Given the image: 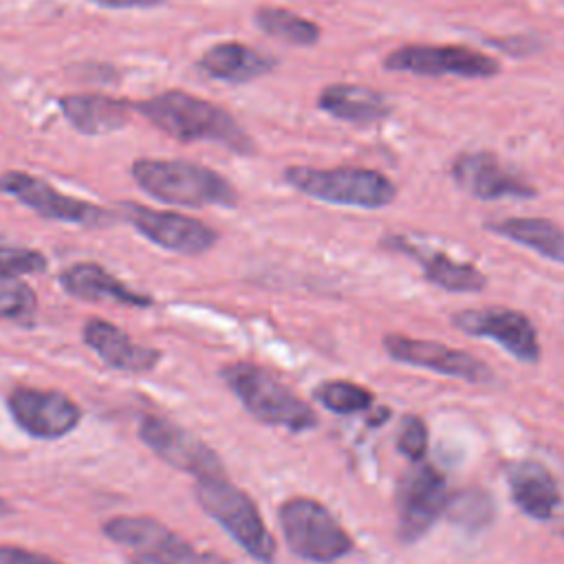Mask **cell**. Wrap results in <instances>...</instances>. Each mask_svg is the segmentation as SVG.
<instances>
[{"label":"cell","instance_id":"1","mask_svg":"<svg viewBox=\"0 0 564 564\" xmlns=\"http://www.w3.org/2000/svg\"><path fill=\"white\" fill-rule=\"evenodd\" d=\"M137 110L178 141H214L240 154L253 152L249 134L225 108L189 93L167 90L141 101Z\"/></svg>","mask_w":564,"mask_h":564},{"label":"cell","instance_id":"2","mask_svg":"<svg viewBox=\"0 0 564 564\" xmlns=\"http://www.w3.org/2000/svg\"><path fill=\"white\" fill-rule=\"evenodd\" d=\"M132 178L156 200L185 207L236 203V189L218 172L178 159H139L132 163Z\"/></svg>","mask_w":564,"mask_h":564},{"label":"cell","instance_id":"3","mask_svg":"<svg viewBox=\"0 0 564 564\" xmlns=\"http://www.w3.org/2000/svg\"><path fill=\"white\" fill-rule=\"evenodd\" d=\"M227 388L238 397L245 410L264 425L304 432L317 425V416L293 390H289L269 370L236 361L220 370Z\"/></svg>","mask_w":564,"mask_h":564},{"label":"cell","instance_id":"4","mask_svg":"<svg viewBox=\"0 0 564 564\" xmlns=\"http://www.w3.org/2000/svg\"><path fill=\"white\" fill-rule=\"evenodd\" d=\"M194 496L203 511L212 516L253 560L273 564L275 542L256 502L242 489L231 485L225 474L198 478Z\"/></svg>","mask_w":564,"mask_h":564},{"label":"cell","instance_id":"5","mask_svg":"<svg viewBox=\"0 0 564 564\" xmlns=\"http://www.w3.org/2000/svg\"><path fill=\"white\" fill-rule=\"evenodd\" d=\"M286 181L302 194L348 207L379 209L394 200V185L388 176L366 167H304L295 165L284 172Z\"/></svg>","mask_w":564,"mask_h":564},{"label":"cell","instance_id":"6","mask_svg":"<svg viewBox=\"0 0 564 564\" xmlns=\"http://www.w3.org/2000/svg\"><path fill=\"white\" fill-rule=\"evenodd\" d=\"M280 529L286 546L302 560L328 564L352 549V538L337 518L313 498H289L280 511Z\"/></svg>","mask_w":564,"mask_h":564},{"label":"cell","instance_id":"7","mask_svg":"<svg viewBox=\"0 0 564 564\" xmlns=\"http://www.w3.org/2000/svg\"><path fill=\"white\" fill-rule=\"evenodd\" d=\"M101 531L117 544L130 546L143 555H152L167 564H229L216 553H207L183 540L156 518L115 516Z\"/></svg>","mask_w":564,"mask_h":564},{"label":"cell","instance_id":"8","mask_svg":"<svg viewBox=\"0 0 564 564\" xmlns=\"http://www.w3.org/2000/svg\"><path fill=\"white\" fill-rule=\"evenodd\" d=\"M0 194L18 198L22 205L31 207L44 218L99 227L112 220V214L104 207H97L88 200L66 196L57 192L51 183L26 174V172H2L0 174Z\"/></svg>","mask_w":564,"mask_h":564},{"label":"cell","instance_id":"9","mask_svg":"<svg viewBox=\"0 0 564 564\" xmlns=\"http://www.w3.org/2000/svg\"><path fill=\"white\" fill-rule=\"evenodd\" d=\"M139 438L170 467L192 474L196 480L225 474L216 452L174 421L148 414L139 425Z\"/></svg>","mask_w":564,"mask_h":564},{"label":"cell","instance_id":"10","mask_svg":"<svg viewBox=\"0 0 564 564\" xmlns=\"http://www.w3.org/2000/svg\"><path fill=\"white\" fill-rule=\"evenodd\" d=\"M15 425L33 438H62L77 427L82 412L64 392L18 386L7 397Z\"/></svg>","mask_w":564,"mask_h":564},{"label":"cell","instance_id":"11","mask_svg":"<svg viewBox=\"0 0 564 564\" xmlns=\"http://www.w3.org/2000/svg\"><path fill=\"white\" fill-rule=\"evenodd\" d=\"M447 498L445 478L432 465H416L405 471L397 485L399 538L405 542L419 540L445 511Z\"/></svg>","mask_w":564,"mask_h":564},{"label":"cell","instance_id":"12","mask_svg":"<svg viewBox=\"0 0 564 564\" xmlns=\"http://www.w3.org/2000/svg\"><path fill=\"white\" fill-rule=\"evenodd\" d=\"M123 209L126 218L141 236L174 253L198 256L209 251L218 240L216 229L192 216H183L176 212H159L132 203H126Z\"/></svg>","mask_w":564,"mask_h":564},{"label":"cell","instance_id":"13","mask_svg":"<svg viewBox=\"0 0 564 564\" xmlns=\"http://www.w3.org/2000/svg\"><path fill=\"white\" fill-rule=\"evenodd\" d=\"M386 68L416 75H458V77H491L498 73V62L467 46H432L408 44L386 57Z\"/></svg>","mask_w":564,"mask_h":564},{"label":"cell","instance_id":"14","mask_svg":"<svg viewBox=\"0 0 564 564\" xmlns=\"http://www.w3.org/2000/svg\"><path fill=\"white\" fill-rule=\"evenodd\" d=\"M454 324L467 335L498 341L507 352L524 364H535L540 359L538 330L520 311L502 306L469 308L454 315Z\"/></svg>","mask_w":564,"mask_h":564},{"label":"cell","instance_id":"15","mask_svg":"<svg viewBox=\"0 0 564 564\" xmlns=\"http://www.w3.org/2000/svg\"><path fill=\"white\" fill-rule=\"evenodd\" d=\"M383 348L392 359L408 364V366L427 368L432 372L458 377V379L474 381V383L491 381V370L480 359H476L474 355H469L465 350L449 348L438 341L416 339V337L392 333V335L383 337Z\"/></svg>","mask_w":564,"mask_h":564},{"label":"cell","instance_id":"16","mask_svg":"<svg viewBox=\"0 0 564 564\" xmlns=\"http://www.w3.org/2000/svg\"><path fill=\"white\" fill-rule=\"evenodd\" d=\"M452 176L465 192L482 200L535 196L529 183L505 170L489 152L460 154L452 165Z\"/></svg>","mask_w":564,"mask_h":564},{"label":"cell","instance_id":"17","mask_svg":"<svg viewBox=\"0 0 564 564\" xmlns=\"http://www.w3.org/2000/svg\"><path fill=\"white\" fill-rule=\"evenodd\" d=\"M84 341L106 366L123 372H148L161 357L156 348L132 341L119 326L99 317L86 322Z\"/></svg>","mask_w":564,"mask_h":564},{"label":"cell","instance_id":"18","mask_svg":"<svg viewBox=\"0 0 564 564\" xmlns=\"http://www.w3.org/2000/svg\"><path fill=\"white\" fill-rule=\"evenodd\" d=\"M513 502L535 520H549L560 505V487L553 474L535 460H518L507 467Z\"/></svg>","mask_w":564,"mask_h":564},{"label":"cell","instance_id":"19","mask_svg":"<svg viewBox=\"0 0 564 564\" xmlns=\"http://www.w3.org/2000/svg\"><path fill=\"white\" fill-rule=\"evenodd\" d=\"M386 245H390L392 249H399L408 256H412L414 260H419L421 269H423V275L449 291V293H478L485 289L487 284V278L480 269H476L474 264L469 262H460V260H454L445 253H438V251H425V249H419L414 245H410L405 238H390L386 240Z\"/></svg>","mask_w":564,"mask_h":564},{"label":"cell","instance_id":"20","mask_svg":"<svg viewBox=\"0 0 564 564\" xmlns=\"http://www.w3.org/2000/svg\"><path fill=\"white\" fill-rule=\"evenodd\" d=\"M59 284L64 291L79 300H110L126 306H148L152 304V297L141 295L126 286L119 278H115L110 271H106L101 264L95 262H77L62 271Z\"/></svg>","mask_w":564,"mask_h":564},{"label":"cell","instance_id":"21","mask_svg":"<svg viewBox=\"0 0 564 564\" xmlns=\"http://www.w3.org/2000/svg\"><path fill=\"white\" fill-rule=\"evenodd\" d=\"M59 108L70 126L88 137L121 130L128 121V104L101 93H79L59 99Z\"/></svg>","mask_w":564,"mask_h":564},{"label":"cell","instance_id":"22","mask_svg":"<svg viewBox=\"0 0 564 564\" xmlns=\"http://www.w3.org/2000/svg\"><path fill=\"white\" fill-rule=\"evenodd\" d=\"M273 59L262 55L260 51L240 44V42H220L207 48L200 59L198 68L214 79H223L229 84H245L251 82L273 68Z\"/></svg>","mask_w":564,"mask_h":564},{"label":"cell","instance_id":"23","mask_svg":"<svg viewBox=\"0 0 564 564\" xmlns=\"http://www.w3.org/2000/svg\"><path fill=\"white\" fill-rule=\"evenodd\" d=\"M319 108L350 123H375L390 115V106L372 88L357 84H333L319 93Z\"/></svg>","mask_w":564,"mask_h":564},{"label":"cell","instance_id":"24","mask_svg":"<svg viewBox=\"0 0 564 564\" xmlns=\"http://www.w3.org/2000/svg\"><path fill=\"white\" fill-rule=\"evenodd\" d=\"M487 229L520 242L540 256L564 264V231L544 218H505L489 223Z\"/></svg>","mask_w":564,"mask_h":564},{"label":"cell","instance_id":"25","mask_svg":"<svg viewBox=\"0 0 564 564\" xmlns=\"http://www.w3.org/2000/svg\"><path fill=\"white\" fill-rule=\"evenodd\" d=\"M256 22L258 26L282 42L289 44H300V46H308L315 44L319 40V26L289 9H280V7H262L256 13Z\"/></svg>","mask_w":564,"mask_h":564},{"label":"cell","instance_id":"26","mask_svg":"<svg viewBox=\"0 0 564 564\" xmlns=\"http://www.w3.org/2000/svg\"><path fill=\"white\" fill-rule=\"evenodd\" d=\"M445 513L454 524L467 531H480L491 522L494 507L489 496L482 489L471 487V489H460L452 494L447 498Z\"/></svg>","mask_w":564,"mask_h":564},{"label":"cell","instance_id":"27","mask_svg":"<svg viewBox=\"0 0 564 564\" xmlns=\"http://www.w3.org/2000/svg\"><path fill=\"white\" fill-rule=\"evenodd\" d=\"M315 399L335 414L364 412L372 403V394L352 381H324L315 388Z\"/></svg>","mask_w":564,"mask_h":564},{"label":"cell","instance_id":"28","mask_svg":"<svg viewBox=\"0 0 564 564\" xmlns=\"http://www.w3.org/2000/svg\"><path fill=\"white\" fill-rule=\"evenodd\" d=\"M35 304L33 289L20 275L0 271V317H26L35 311Z\"/></svg>","mask_w":564,"mask_h":564},{"label":"cell","instance_id":"29","mask_svg":"<svg viewBox=\"0 0 564 564\" xmlns=\"http://www.w3.org/2000/svg\"><path fill=\"white\" fill-rule=\"evenodd\" d=\"M42 269H46V258L40 251L0 242V271L2 273L22 275V273H37Z\"/></svg>","mask_w":564,"mask_h":564},{"label":"cell","instance_id":"30","mask_svg":"<svg viewBox=\"0 0 564 564\" xmlns=\"http://www.w3.org/2000/svg\"><path fill=\"white\" fill-rule=\"evenodd\" d=\"M397 447L399 452L419 463L423 456H425V449H427V427L425 423L419 419V416H405L401 421V427H399V436H397Z\"/></svg>","mask_w":564,"mask_h":564},{"label":"cell","instance_id":"31","mask_svg":"<svg viewBox=\"0 0 564 564\" xmlns=\"http://www.w3.org/2000/svg\"><path fill=\"white\" fill-rule=\"evenodd\" d=\"M0 564H62V562L24 546L0 544Z\"/></svg>","mask_w":564,"mask_h":564},{"label":"cell","instance_id":"32","mask_svg":"<svg viewBox=\"0 0 564 564\" xmlns=\"http://www.w3.org/2000/svg\"><path fill=\"white\" fill-rule=\"evenodd\" d=\"M93 2L106 9H137V7H154L163 0H93Z\"/></svg>","mask_w":564,"mask_h":564},{"label":"cell","instance_id":"33","mask_svg":"<svg viewBox=\"0 0 564 564\" xmlns=\"http://www.w3.org/2000/svg\"><path fill=\"white\" fill-rule=\"evenodd\" d=\"M130 564H167V562L156 560V557H152V555H143V553H139L137 557H132V560H130Z\"/></svg>","mask_w":564,"mask_h":564},{"label":"cell","instance_id":"34","mask_svg":"<svg viewBox=\"0 0 564 564\" xmlns=\"http://www.w3.org/2000/svg\"><path fill=\"white\" fill-rule=\"evenodd\" d=\"M13 509H11V505L4 500V498H0V518H4V516H9Z\"/></svg>","mask_w":564,"mask_h":564}]
</instances>
